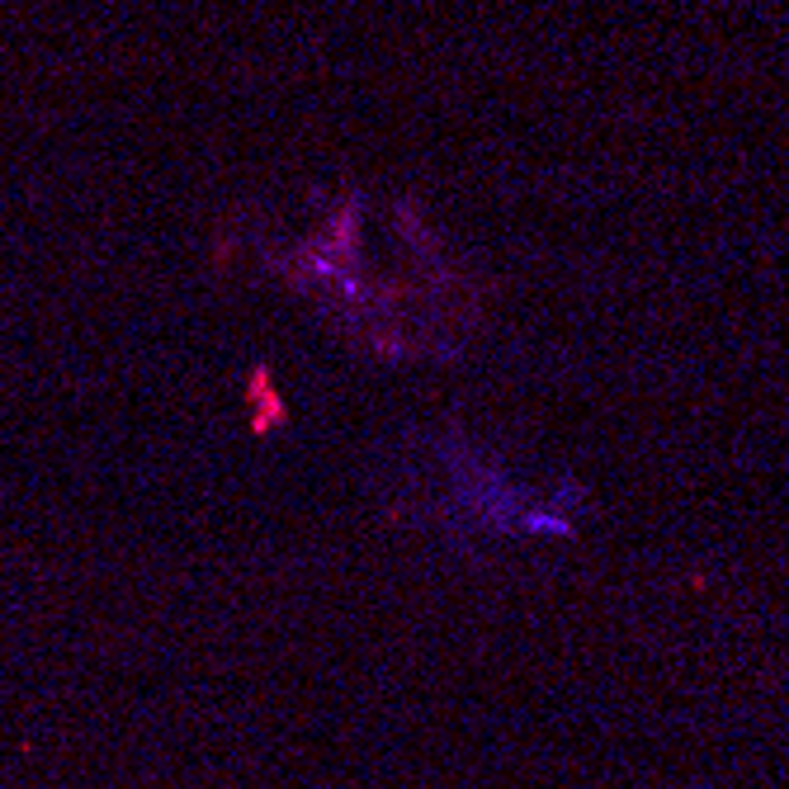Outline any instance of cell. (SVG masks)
<instances>
[{
	"mask_svg": "<svg viewBox=\"0 0 789 789\" xmlns=\"http://www.w3.org/2000/svg\"><path fill=\"white\" fill-rule=\"evenodd\" d=\"M440 473L449 487V510H458L463 520H473L477 530H515V534H539V539H568L572 515L558 501H525L515 482L487 463L482 454L463 449V444H440Z\"/></svg>",
	"mask_w": 789,
	"mask_h": 789,
	"instance_id": "cell-1",
	"label": "cell"
}]
</instances>
